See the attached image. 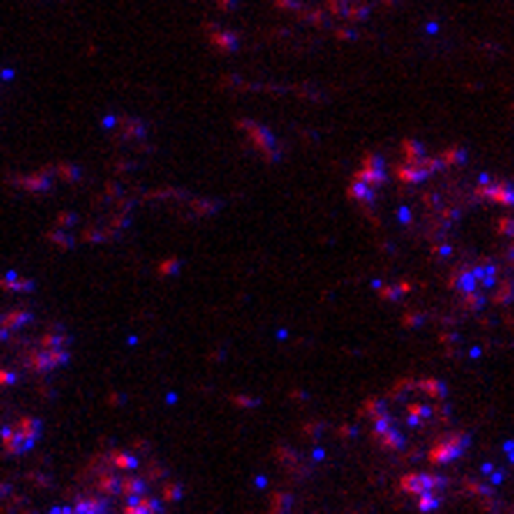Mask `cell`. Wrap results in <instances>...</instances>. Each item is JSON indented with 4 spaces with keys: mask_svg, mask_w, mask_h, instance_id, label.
I'll list each match as a JSON object with an SVG mask.
<instances>
[{
    "mask_svg": "<svg viewBox=\"0 0 514 514\" xmlns=\"http://www.w3.org/2000/svg\"><path fill=\"white\" fill-rule=\"evenodd\" d=\"M454 298L468 307H491L514 298V267L504 257H474L451 267Z\"/></svg>",
    "mask_w": 514,
    "mask_h": 514,
    "instance_id": "cell-3",
    "label": "cell"
},
{
    "mask_svg": "<svg viewBox=\"0 0 514 514\" xmlns=\"http://www.w3.org/2000/svg\"><path fill=\"white\" fill-rule=\"evenodd\" d=\"M401 491H404V498H408L418 511H438L441 504L448 501L451 481H448L444 474L418 471V474H408V478L401 481Z\"/></svg>",
    "mask_w": 514,
    "mask_h": 514,
    "instance_id": "cell-4",
    "label": "cell"
},
{
    "mask_svg": "<svg viewBox=\"0 0 514 514\" xmlns=\"http://www.w3.org/2000/svg\"><path fill=\"white\" fill-rule=\"evenodd\" d=\"M367 424L381 451L397 457H431L441 438L451 434V397L434 378H404L367 401Z\"/></svg>",
    "mask_w": 514,
    "mask_h": 514,
    "instance_id": "cell-1",
    "label": "cell"
},
{
    "mask_svg": "<svg viewBox=\"0 0 514 514\" xmlns=\"http://www.w3.org/2000/svg\"><path fill=\"white\" fill-rule=\"evenodd\" d=\"M181 498L167 468L137 451H107L87 464L74 514H164Z\"/></svg>",
    "mask_w": 514,
    "mask_h": 514,
    "instance_id": "cell-2",
    "label": "cell"
}]
</instances>
